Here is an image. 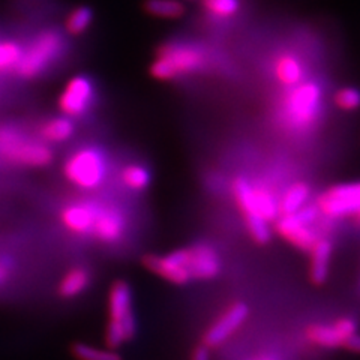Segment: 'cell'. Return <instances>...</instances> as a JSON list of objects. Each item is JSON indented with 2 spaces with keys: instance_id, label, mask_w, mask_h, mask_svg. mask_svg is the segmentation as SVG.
<instances>
[{
  "instance_id": "6da1fadb",
  "label": "cell",
  "mask_w": 360,
  "mask_h": 360,
  "mask_svg": "<svg viewBox=\"0 0 360 360\" xmlns=\"http://www.w3.org/2000/svg\"><path fill=\"white\" fill-rule=\"evenodd\" d=\"M143 266L168 283L185 285L193 279L207 281L217 278L221 274L222 262L212 245L195 243L167 255H144Z\"/></svg>"
},
{
  "instance_id": "7a4b0ae2",
  "label": "cell",
  "mask_w": 360,
  "mask_h": 360,
  "mask_svg": "<svg viewBox=\"0 0 360 360\" xmlns=\"http://www.w3.org/2000/svg\"><path fill=\"white\" fill-rule=\"evenodd\" d=\"M206 63L205 53L188 44L164 42L155 51L149 74L158 82H173L180 75L200 71Z\"/></svg>"
},
{
  "instance_id": "3957f363",
  "label": "cell",
  "mask_w": 360,
  "mask_h": 360,
  "mask_svg": "<svg viewBox=\"0 0 360 360\" xmlns=\"http://www.w3.org/2000/svg\"><path fill=\"white\" fill-rule=\"evenodd\" d=\"M108 324L105 328V344L108 348H119L131 341L137 332V323L132 308V290L125 281H116L108 292Z\"/></svg>"
},
{
  "instance_id": "277c9868",
  "label": "cell",
  "mask_w": 360,
  "mask_h": 360,
  "mask_svg": "<svg viewBox=\"0 0 360 360\" xmlns=\"http://www.w3.org/2000/svg\"><path fill=\"white\" fill-rule=\"evenodd\" d=\"M321 99L323 92L317 83L302 82L300 84L288 89V94L283 101L281 115L291 129H309L320 117Z\"/></svg>"
},
{
  "instance_id": "5b68a950",
  "label": "cell",
  "mask_w": 360,
  "mask_h": 360,
  "mask_svg": "<svg viewBox=\"0 0 360 360\" xmlns=\"http://www.w3.org/2000/svg\"><path fill=\"white\" fill-rule=\"evenodd\" d=\"M233 198L243 215V221L262 219L272 222L279 217L276 197L263 185H252L243 176H238L231 184Z\"/></svg>"
},
{
  "instance_id": "8992f818",
  "label": "cell",
  "mask_w": 360,
  "mask_h": 360,
  "mask_svg": "<svg viewBox=\"0 0 360 360\" xmlns=\"http://www.w3.org/2000/svg\"><path fill=\"white\" fill-rule=\"evenodd\" d=\"M0 156L11 164L41 168L51 164L53 150L13 128H0Z\"/></svg>"
},
{
  "instance_id": "52a82bcc",
  "label": "cell",
  "mask_w": 360,
  "mask_h": 360,
  "mask_svg": "<svg viewBox=\"0 0 360 360\" xmlns=\"http://www.w3.org/2000/svg\"><path fill=\"white\" fill-rule=\"evenodd\" d=\"M63 174L80 189H96L107 176V160L96 148H82L65 161Z\"/></svg>"
},
{
  "instance_id": "ba28073f",
  "label": "cell",
  "mask_w": 360,
  "mask_h": 360,
  "mask_svg": "<svg viewBox=\"0 0 360 360\" xmlns=\"http://www.w3.org/2000/svg\"><path fill=\"white\" fill-rule=\"evenodd\" d=\"M63 50V39L56 30H45L22 50L15 71L22 78H35L59 59Z\"/></svg>"
},
{
  "instance_id": "9c48e42d",
  "label": "cell",
  "mask_w": 360,
  "mask_h": 360,
  "mask_svg": "<svg viewBox=\"0 0 360 360\" xmlns=\"http://www.w3.org/2000/svg\"><path fill=\"white\" fill-rule=\"evenodd\" d=\"M320 212L317 207L305 206L292 215H279L275 221V230L287 243L296 250L309 252L317 242L319 234L314 231L312 224L317 221Z\"/></svg>"
},
{
  "instance_id": "30bf717a",
  "label": "cell",
  "mask_w": 360,
  "mask_h": 360,
  "mask_svg": "<svg viewBox=\"0 0 360 360\" xmlns=\"http://www.w3.org/2000/svg\"><path fill=\"white\" fill-rule=\"evenodd\" d=\"M320 215L329 219L350 218L360 209V182L333 185L315 200Z\"/></svg>"
},
{
  "instance_id": "8fae6325",
  "label": "cell",
  "mask_w": 360,
  "mask_h": 360,
  "mask_svg": "<svg viewBox=\"0 0 360 360\" xmlns=\"http://www.w3.org/2000/svg\"><path fill=\"white\" fill-rule=\"evenodd\" d=\"M94 95V84L87 77H72L59 96V108L66 117H80L92 105Z\"/></svg>"
},
{
  "instance_id": "7c38bea8",
  "label": "cell",
  "mask_w": 360,
  "mask_h": 360,
  "mask_svg": "<svg viewBox=\"0 0 360 360\" xmlns=\"http://www.w3.org/2000/svg\"><path fill=\"white\" fill-rule=\"evenodd\" d=\"M250 315V308L245 303L238 302L225 311L205 333V347L217 348L238 332Z\"/></svg>"
},
{
  "instance_id": "4fadbf2b",
  "label": "cell",
  "mask_w": 360,
  "mask_h": 360,
  "mask_svg": "<svg viewBox=\"0 0 360 360\" xmlns=\"http://www.w3.org/2000/svg\"><path fill=\"white\" fill-rule=\"evenodd\" d=\"M357 333V323L350 317H342L333 324H314L307 329V338L314 344L323 348L342 347L348 338Z\"/></svg>"
},
{
  "instance_id": "5bb4252c",
  "label": "cell",
  "mask_w": 360,
  "mask_h": 360,
  "mask_svg": "<svg viewBox=\"0 0 360 360\" xmlns=\"http://www.w3.org/2000/svg\"><path fill=\"white\" fill-rule=\"evenodd\" d=\"M99 207L101 206L96 205V202L90 201H80L68 205L60 213L62 225L72 234L92 236Z\"/></svg>"
},
{
  "instance_id": "9a60e30c",
  "label": "cell",
  "mask_w": 360,
  "mask_h": 360,
  "mask_svg": "<svg viewBox=\"0 0 360 360\" xmlns=\"http://www.w3.org/2000/svg\"><path fill=\"white\" fill-rule=\"evenodd\" d=\"M127 230V219L116 206H101L94 225L92 236L101 243H117Z\"/></svg>"
},
{
  "instance_id": "2e32d148",
  "label": "cell",
  "mask_w": 360,
  "mask_h": 360,
  "mask_svg": "<svg viewBox=\"0 0 360 360\" xmlns=\"http://www.w3.org/2000/svg\"><path fill=\"white\" fill-rule=\"evenodd\" d=\"M332 251V242L321 238L309 250V278L315 285H323L328 281Z\"/></svg>"
},
{
  "instance_id": "e0dca14e",
  "label": "cell",
  "mask_w": 360,
  "mask_h": 360,
  "mask_svg": "<svg viewBox=\"0 0 360 360\" xmlns=\"http://www.w3.org/2000/svg\"><path fill=\"white\" fill-rule=\"evenodd\" d=\"M274 72L278 83L287 89L300 84L305 77L302 62L291 53H281L278 56L274 63Z\"/></svg>"
},
{
  "instance_id": "ac0fdd59",
  "label": "cell",
  "mask_w": 360,
  "mask_h": 360,
  "mask_svg": "<svg viewBox=\"0 0 360 360\" xmlns=\"http://www.w3.org/2000/svg\"><path fill=\"white\" fill-rule=\"evenodd\" d=\"M311 195V188L305 182L291 184L285 193L278 200L279 215H292L297 213L302 207L307 206Z\"/></svg>"
},
{
  "instance_id": "d6986e66",
  "label": "cell",
  "mask_w": 360,
  "mask_h": 360,
  "mask_svg": "<svg viewBox=\"0 0 360 360\" xmlns=\"http://www.w3.org/2000/svg\"><path fill=\"white\" fill-rule=\"evenodd\" d=\"M90 279H92V276H90L87 269L72 267L68 270L60 281L58 290L59 295L63 299H72L80 296L90 285Z\"/></svg>"
},
{
  "instance_id": "ffe728a7",
  "label": "cell",
  "mask_w": 360,
  "mask_h": 360,
  "mask_svg": "<svg viewBox=\"0 0 360 360\" xmlns=\"http://www.w3.org/2000/svg\"><path fill=\"white\" fill-rule=\"evenodd\" d=\"M75 127L71 117H54L44 122L38 129L39 137L47 143H65L74 135Z\"/></svg>"
},
{
  "instance_id": "44dd1931",
  "label": "cell",
  "mask_w": 360,
  "mask_h": 360,
  "mask_svg": "<svg viewBox=\"0 0 360 360\" xmlns=\"http://www.w3.org/2000/svg\"><path fill=\"white\" fill-rule=\"evenodd\" d=\"M143 9L146 14L161 20H177L186 13V8L180 0H146Z\"/></svg>"
},
{
  "instance_id": "7402d4cb",
  "label": "cell",
  "mask_w": 360,
  "mask_h": 360,
  "mask_svg": "<svg viewBox=\"0 0 360 360\" xmlns=\"http://www.w3.org/2000/svg\"><path fill=\"white\" fill-rule=\"evenodd\" d=\"M71 354L77 360H122V356L112 348H98L86 342H75L71 347Z\"/></svg>"
},
{
  "instance_id": "603a6c76",
  "label": "cell",
  "mask_w": 360,
  "mask_h": 360,
  "mask_svg": "<svg viewBox=\"0 0 360 360\" xmlns=\"http://www.w3.org/2000/svg\"><path fill=\"white\" fill-rule=\"evenodd\" d=\"M92 20H94L92 9L87 6H78L68 14L65 20V29L71 37L83 35V33L90 27V25H92Z\"/></svg>"
},
{
  "instance_id": "cb8c5ba5",
  "label": "cell",
  "mask_w": 360,
  "mask_h": 360,
  "mask_svg": "<svg viewBox=\"0 0 360 360\" xmlns=\"http://www.w3.org/2000/svg\"><path fill=\"white\" fill-rule=\"evenodd\" d=\"M122 184L132 191H143L150 184V173L140 164H129L122 170Z\"/></svg>"
},
{
  "instance_id": "d4e9b609",
  "label": "cell",
  "mask_w": 360,
  "mask_h": 360,
  "mask_svg": "<svg viewBox=\"0 0 360 360\" xmlns=\"http://www.w3.org/2000/svg\"><path fill=\"white\" fill-rule=\"evenodd\" d=\"M201 8L217 18H230L238 14L239 0H200Z\"/></svg>"
},
{
  "instance_id": "484cf974",
  "label": "cell",
  "mask_w": 360,
  "mask_h": 360,
  "mask_svg": "<svg viewBox=\"0 0 360 360\" xmlns=\"http://www.w3.org/2000/svg\"><path fill=\"white\" fill-rule=\"evenodd\" d=\"M22 56L21 45L15 41L0 42V74L15 70Z\"/></svg>"
},
{
  "instance_id": "4316f807",
  "label": "cell",
  "mask_w": 360,
  "mask_h": 360,
  "mask_svg": "<svg viewBox=\"0 0 360 360\" xmlns=\"http://www.w3.org/2000/svg\"><path fill=\"white\" fill-rule=\"evenodd\" d=\"M333 104L341 111H356L360 108V90L356 87H341L333 95Z\"/></svg>"
},
{
  "instance_id": "83f0119b",
  "label": "cell",
  "mask_w": 360,
  "mask_h": 360,
  "mask_svg": "<svg viewBox=\"0 0 360 360\" xmlns=\"http://www.w3.org/2000/svg\"><path fill=\"white\" fill-rule=\"evenodd\" d=\"M246 230L250 233L252 240L258 245H266L270 242L272 238V230L269 227V222L262 219H252V221H245Z\"/></svg>"
},
{
  "instance_id": "f1b7e54d",
  "label": "cell",
  "mask_w": 360,
  "mask_h": 360,
  "mask_svg": "<svg viewBox=\"0 0 360 360\" xmlns=\"http://www.w3.org/2000/svg\"><path fill=\"white\" fill-rule=\"evenodd\" d=\"M342 348H345V350L350 352V353L360 354V335L354 333L353 336L348 338V340L344 342Z\"/></svg>"
},
{
  "instance_id": "f546056e",
  "label": "cell",
  "mask_w": 360,
  "mask_h": 360,
  "mask_svg": "<svg viewBox=\"0 0 360 360\" xmlns=\"http://www.w3.org/2000/svg\"><path fill=\"white\" fill-rule=\"evenodd\" d=\"M191 360H210L209 348H206L205 345L198 347L197 350L193 353V357H191Z\"/></svg>"
},
{
  "instance_id": "4dcf8cb0",
  "label": "cell",
  "mask_w": 360,
  "mask_h": 360,
  "mask_svg": "<svg viewBox=\"0 0 360 360\" xmlns=\"http://www.w3.org/2000/svg\"><path fill=\"white\" fill-rule=\"evenodd\" d=\"M9 274H11L9 263L0 260V284L5 283V281L9 278Z\"/></svg>"
},
{
  "instance_id": "1f68e13d",
  "label": "cell",
  "mask_w": 360,
  "mask_h": 360,
  "mask_svg": "<svg viewBox=\"0 0 360 360\" xmlns=\"http://www.w3.org/2000/svg\"><path fill=\"white\" fill-rule=\"evenodd\" d=\"M350 219L357 225V227H360V209L353 213V215L350 217Z\"/></svg>"
},
{
  "instance_id": "d6a6232c",
  "label": "cell",
  "mask_w": 360,
  "mask_h": 360,
  "mask_svg": "<svg viewBox=\"0 0 360 360\" xmlns=\"http://www.w3.org/2000/svg\"><path fill=\"white\" fill-rule=\"evenodd\" d=\"M255 360H278L275 356H270V354H263V356H258Z\"/></svg>"
}]
</instances>
